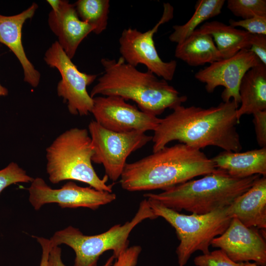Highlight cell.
<instances>
[{
    "label": "cell",
    "instance_id": "cell-1",
    "mask_svg": "<svg viewBox=\"0 0 266 266\" xmlns=\"http://www.w3.org/2000/svg\"><path fill=\"white\" fill-rule=\"evenodd\" d=\"M238 106L232 100L207 108L176 106L160 119L154 131L153 152L175 140L198 150L214 146L226 151L240 152L242 145L236 129L240 122L236 116Z\"/></svg>",
    "mask_w": 266,
    "mask_h": 266
},
{
    "label": "cell",
    "instance_id": "cell-2",
    "mask_svg": "<svg viewBox=\"0 0 266 266\" xmlns=\"http://www.w3.org/2000/svg\"><path fill=\"white\" fill-rule=\"evenodd\" d=\"M216 169L212 159L200 150L181 143L127 163L120 183L130 192L164 190Z\"/></svg>",
    "mask_w": 266,
    "mask_h": 266
},
{
    "label": "cell",
    "instance_id": "cell-3",
    "mask_svg": "<svg viewBox=\"0 0 266 266\" xmlns=\"http://www.w3.org/2000/svg\"><path fill=\"white\" fill-rule=\"evenodd\" d=\"M104 72L98 79L90 95L117 96L134 101L141 111L157 116L167 108L173 109L187 98L167 81L152 72L140 71L120 57L100 60Z\"/></svg>",
    "mask_w": 266,
    "mask_h": 266
},
{
    "label": "cell",
    "instance_id": "cell-4",
    "mask_svg": "<svg viewBox=\"0 0 266 266\" xmlns=\"http://www.w3.org/2000/svg\"><path fill=\"white\" fill-rule=\"evenodd\" d=\"M197 180H190L159 194L147 193L145 198L157 200L176 211L183 210L205 214L230 206L253 185L260 175L243 178L216 169Z\"/></svg>",
    "mask_w": 266,
    "mask_h": 266
},
{
    "label": "cell",
    "instance_id": "cell-5",
    "mask_svg": "<svg viewBox=\"0 0 266 266\" xmlns=\"http://www.w3.org/2000/svg\"><path fill=\"white\" fill-rule=\"evenodd\" d=\"M86 129L73 128L61 133L46 149V171L50 181L57 184L76 180L100 191L112 192L108 177L100 178L92 165L93 148Z\"/></svg>",
    "mask_w": 266,
    "mask_h": 266
},
{
    "label": "cell",
    "instance_id": "cell-6",
    "mask_svg": "<svg viewBox=\"0 0 266 266\" xmlns=\"http://www.w3.org/2000/svg\"><path fill=\"white\" fill-rule=\"evenodd\" d=\"M157 218L149 206L147 199L142 200L133 219L123 225L116 224L107 231L94 235H84L77 228L69 226L54 233L50 240L52 246L64 244L75 253L73 266H98L100 257L111 250L116 259L128 247L132 230L147 219Z\"/></svg>",
    "mask_w": 266,
    "mask_h": 266
},
{
    "label": "cell",
    "instance_id": "cell-7",
    "mask_svg": "<svg viewBox=\"0 0 266 266\" xmlns=\"http://www.w3.org/2000/svg\"><path fill=\"white\" fill-rule=\"evenodd\" d=\"M155 215L163 218L175 230L180 243L176 250L179 266H184L197 251L210 252L212 240L221 235L232 219L228 207L205 214H183L170 209L157 200L146 198Z\"/></svg>",
    "mask_w": 266,
    "mask_h": 266
},
{
    "label": "cell",
    "instance_id": "cell-8",
    "mask_svg": "<svg viewBox=\"0 0 266 266\" xmlns=\"http://www.w3.org/2000/svg\"><path fill=\"white\" fill-rule=\"evenodd\" d=\"M88 132L93 148L92 162L102 165L105 175L113 182L120 178L128 157L152 138V136L139 131L113 132L95 120L90 122Z\"/></svg>",
    "mask_w": 266,
    "mask_h": 266
},
{
    "label": "cell",
    "instance_id": "cell-9",
    "mask_svg": "<svg viewBox=\"0 0 266 266\" xmlns=\"http://www.w3.org/2000/svg\"><path fill=\"white\" fill-rule=\"evenodd\" d=\"M162 16L154 27L142 33L136 29H124L120 37L119 51L121 57L128 64L136 67L142 64L147 70L166 81H171L177 67V62L163 61L155 47L154 35L162 24L173 17L174 9L169 3H164Z\"/></svg>",
    "mask_w": 266,
    "mask_h": 266
},
{
    "label": "cell",
    "instance_id": "cell-10",
    "mask_svg": "<svg viewBox=\"0 0 266 266\" xmlns=\"http://www.w3.org/2000/svg\"><path fill=\"white\" fill-rule=\"evenodd\" d=\"M44 61L49 66L57 68L61 75L57 92L67 103L72 115H87L91 112L93 99L87 90L97 75L81 72L60 46L57 41L45 53Z\"/></svg>",
    "mask_w": 266,
    "mask_h": 266
},
{
    "label": "cell",
    "instance_id": "cell-11",
    "mask_svg": "<svg viewBox=\"0 0 266 266\" xmlns=\"http://www.w3.org/2000/svg\"><path fill=\"white\" fill-rule=\"evenodd\" d=\"M28 191L29 202L36 210L51 203H56L62 208L83 207L95 210L116 199L112 192L81 187L72 181L60 189H52L40 177L33 179Z\"/></svg>",
    "mask_w": 266,
    "mask_h": 266
},
{
    "label": "cell",
    "instance_id": "cell-12",
    "mask_svg": "<svg viewBox=\"0 0 266 266\" xmlns=\"http://www.w3.org/2000/svg\"><path fill=\"white\" fill-rule=\"evenodd\" d=\"M91 112L95 121L105 129L117 133L154 131L160 118L145 113L117 96L93 98Z\"/></svg>",
    "mask_w": 266,
    "mask_h": 266
},
{
    "label": "cell",
    "instance_id": "cell-13",
    "mask_svg": "<svg viewBox=\"0 0 266 266\" xmlns=\"http://www.w3.org/2000/svg\"><path fill=\"white\" fill-rule=\"evenodd\" d=\"M262 64L258 58L248 49H242L233 56L210 64L197 72L195 77L205 84L208 93L213 92L222 86L224 90L221 94L223 102L232 98L239 105V87L245 73L252 67Z\"/></svg>",
    "mask_w": 266,
    "mask_h": 266
},
{
    "label": "cell",
    "instance_id": "cell-14",
    "mask_svg": "<svg viewBox=\"0 0 266 266\" xmlns=\"http://www.w3.org/2000/svg\"><path fill=\"white\" fill-rule=\"evenodd\" d=\"M211 246L219 248L236 263L254 261L266 266V243L264 236L256 228L247 227L233 217L226 231L214 238Z\"/></svg>",
    "mask_w": 266,
    "mask_h": 266
},
{
    "label": "cell",
    "instance_id": "cell-15",
    "mask_svg": "<svg viewBox=\"0 0 266 266\" xmlns=\"http://www.w3.org/2000/svg\"><path fill=\"white\" fill-rule=\"evenodd\" d=\"M52 10L48 23L52 32L58 37V42L67 56L72 59L83 40L94 28L81 21L74 4L67 0H50Z\"/></svg>",
    "mask_w": 266,
    "mask_h": 266
},
{
    "label": "cell",
    "instance_id": "cell-16",
    "mask_svg": "<svg viewBox=\"0 0 266 266\" xmlns=\"http://www.w3.org/2000/svg\"><path fill=\"white\" fill-rule=\"evenodd\" d=\"M38 8L33 2L27 9L12 16L0 14V43L7 46L20 62L24 71V80L33 87L39 83L40 73L28 59L22 41V30L26 21L34 15Z\"/></svg>",
    "mask_w": 266,
    "mask_h": 266
},
{
    "label": "cell",
    "instance_id": "cell-17",
    "mask_svg": "<svg viewBox=\"0 0 266 266\" xmlns=\"http://www.w3.org/2000/svg\"><path fill=\"white\" fill-rule=\"evenodd\" d=\"M230 217L247 227L266 228V177L258 178L252 186L228 207Z\"/></svg>",
    "mask_w": 266,
    "mask_h": 266
},
{
    "label": "cell",
    "instance_id": "cell-18",
    "mask_svg": "<svg viewBox=\"0 0 266 266\" xmlns=\"http://www.w3.org/2000/svg\"><path fill=\"white\" fill-rule=\"evenodd\" d=\"M211 159L216 168L234 177L266 176V147L244 152L224 151Z\"/></svg>",
    "mask_w": 266,
    "mask_h": 266
},
{
    "label": "cell",
    "instance_id": "cell-19",
    "mask_svg": "<svg viewBox=\"0 0 266 266\" xmlns=\"http://www.w3.org/2000/svg\"><path fill=\"white\" fill-rule=\"evenodd\" d=\"M241 105L236 112L237 119L245 114L266 110V66L261 64L248 70L239 87Z\"/></svg>",
    "mask_w": 266,
    "mask_h": 266
},
{
    "label": "cell",
    "instance_id": "cell-20",
    "mask_svg": "<svg viewBox=\"0 0 266 266\" xmlns=\"http://www.w3.org/2000/svg\"><path fill=\"white\" fill-rule=\"evenodd\" d=\"M175 56L193 66L211 64L222 59L212 36L197 30L177 44Z\"/></svg>",
    "mask_w": 266,
    "mask_h": 266
},
{
    "label": "cell",
    "instance_id": "cell-21",
    "mask_svg": "<svg viewBox=\"0 0 266 266\" xmlns=\"http://www.w3.org/2000/svg\"><path fill=\"white\" fill-rule=\"evenodd\" d=\"M197 30L212 36L222 59L250 47L251 33L219 21L206 22Z\"/></svg>",
    "mask_w": 266,
    "mask_h": 266
},
{
    "label": "cell",
    "instance_id": "cell-22",
    "mask_svg": "<svg viewBox=\"0 0 266 266\" xmlns=\"http://www.w3.org/2000/svg\"><path fill=\"white\" fill-rule=\"evenodd\" d=\"M224 0H199L196 2L195 11L184 24L173 26V32L169 36L170 41L179 43L192 34L202 22L221 13Z\"/></svg>",
    "mask_w": 266,
    "mask_h": 266
},
{
    "label": "cell",
    "instance_id": "cell-23",
    "mask_svg": "<svg viewBox=\"0 0 266 266\" xmlns=\"http://www.w3.org/2000/svg\"><path fill=\"white\" fill-rule=\"evenodd\" d=\"M73 4L80 19L92 26L95 34H99L106 29L109 0H78Z\"/></svg>",
    "mask_w": 266,
    "mask_h": 266
},
{
    "label": "cell",
    "instance_id": "cell-24",
    "mask_svg": "<svg viewBox=\"0 0 266 266\" xmlns=\"http://www.w3.org/2000/svg\"><path fill=\"white\" fill-rule=\"evenodd\" d=\"M227 7L233 15L243 19L266 16V0H228Z\"/></svg>",
    "mask_w": 266,
    "mask_h": 266
},
{
    "label": "cell",
    "instance_id": "cell-25",
    "mask_svg": "<svg viewBox=\"0 0 266 266\" xmlns=\"http://www.w3.org/2000/svg\"><path fill=\"white\" fill-rule=\"evenodd\" d=\"M34 178L14 162L0 170V194L7 187L18 183L32 182Z\"/></svg>",
    "mask_w": 266,
    "mask_h": 266
},
{
    "label": "cell",
    "instance_id": "cell-26",
    "mask_svg": "<svg viewBox=\"0 0 266 266\" xmlns=\"http://www.w3.org/2000/svg\"><path fill=\"white\" fill-rule=\"evenodd\" d=\"M229 23L234 28L242 27L251 34L266 35V16L256 15L237 21L232 19Z\"/></svg>",
    "mask_w": 266,
    "mask_h": 266
},
{
    "label": "cell",
    "instance_id": "cell-27",
    "mask_svg": "<svg viewBox=\"0 0 266 266\" xmlns=\"http://www.w3.org/2000/svg\"><path fill=\"white\" fill-rule=\"evenodd\" d=\"M256 139L261 147H266V110L253 114Z\"/></svg>",
    "mask_w": 266,
    "mask_h": 266
},
{
    "label": "cell",
    "instance_id": "cell-28",
    "mask_svg": "<svg viewBox=\"0 0 266 266\" xmlns=\"http://www.w3.org/2000/svg\"><path fill=\"white\" fill-rule=\"evenodd\" d=\"M141 249L138 245L128 247L116 258L111 266H136Z\"/></svg>",
    "mask_w": 266,
    "mask_h": 266
},
{
    "label": "cell",
    "instance_id": "cell-29",
    "mask_svg": "<svg viewBox=\"0 0 266 266\" xmlns=\"http://www.w3.org/2000/svg\"><path fill=\"white\" fill-rule=\"evenodd\" d=\"M250 44L248 50L254 53L262 64L266 66V35L251 34Z\"/></svg>",
    "mask_w": 266,
    "mask_h": 266
},
{
    "label": "cell",
    "instance_id": "cell-30",
    "mask_svg": "<svg viewBox=\"0 0 266 266\" xmlns=\"http://www.w3.org/2000/svg\"><path fill=\"white\" fill-rule=\"evenodd\" d=\"M61 256L62 250L61 248L59 246L50 245L48 258V266H66L62 261ZM115 259V257L112 255L102 266H111Z\"/></svg>",
    "mask_w": 266,
    "mask_h": 266
},
{
    "label": "cell",
    "instance_id": "cell-31",
    "mask_svg": "<svg viewBox=\"0 0 266 266\" xmlns=\"http://www.w3.org/2000/svg\"><path fill=\"white\" fill-rule=\"evenodd\" d=\"M42 248V254L39 266H48V258L50 249V240L42 237L34 236Z\"/></svg>",
    "mask_w": 266,
    "mask_h": 266
},
{
    "label": "cell",
    "instance_id": "cell-32",
    "mask_svg": "<svg viewBox=\"0 0 266 266\" xmlns=\"http://www.w3.org/2000/svg\"><path fill=\"white\" fill-rule=\"evenodd\" d=\"M244 263H236L231 260L226 254H222L213 260L212 266H243Z\"/></svg>",
    "mask_w": 266,
    "mask_h": 266
},
{
    "label": "cell",
    "instance_id": "cell-33",
    "mask_svg": "<svg viewBox=\"0 0 266 266\" xmlns=\"http://www.w3.org/2000/svg\"><path fill=\"white\" fill-rule=\"evenodd\" d=\"M8 93V90L0 84V96H6Z\"/></svg>",
    "mask_w": 266,
    "mask_h": 266
},
{
    "label": "cell",
    "instance_id": "cell-34",
    "mask_svg": "<svg viewBox=\"0 0 266 266\" xmlns=\"http://www.w3.org/2000/svg\"><path fill=\"white\" fill-rule=\"evenodd\" d=\"M243 266H260L255 263H250L249 262H244Z\"/></svg>",
    "mask_w": 266,
    "mask_h": 266
}]
</instances>
